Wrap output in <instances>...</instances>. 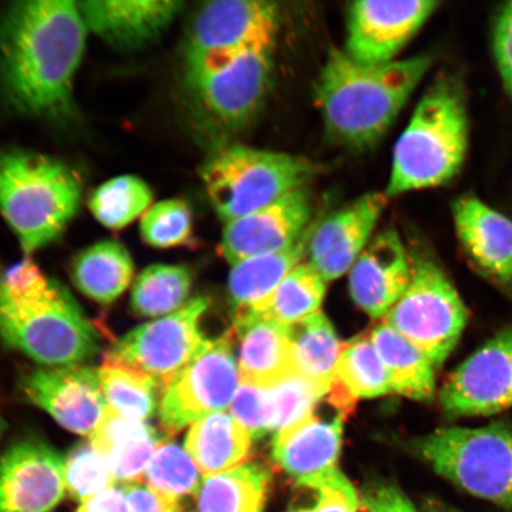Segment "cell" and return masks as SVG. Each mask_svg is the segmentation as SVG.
Returning <instances> with one entry per match:
<instances>
[{"mask_svg": "<svg viewBox=\"0 0 512 512\" xmlns=\"http://www.w3.org/2000/svg\"><path fill=\"white\" fill-rule=\"evenodd\" d=\"M79 5L16 3L0 21V85L17 111L64 119L74 113V80L86 49Z\"/></svg>", "mask_w": 512, "mask_h": 512, "instance_id": "cell-1", "label": "cell"}, {"mask_svg": "<svg viewBox=\"0 0 512 512\" xmlns=\"http://www.w3.org/2000/svg\"><path fill=\"white\" fill-rule=\"evenodd\" d=\"M431 67L428 55L363 64L331 49L315 83L326 136L351 150L379 143Z\"/></svg>", "mask_w": 512, "mask_h": 512, "instance_id": "cell-2", "label": "cell"}, {"mask_svg": "<svg viewBox=\"0 0 512 512\" xmlns=\"http://www.w3.org/2000/svg\"><path fill=\"white\" fill-rule=\"evenodd\" d=\"M469 137L463 82L441 74L421 96L395 145L384 194L392 198L450 183L463 169Z\"/></svg>", "mask_w": 512, "mask_h": 512, "instance_id": "cell-3", "label": "cell"}, {"mask_svg": "<svg viewBox=\"0 0 512 512\" xmlns=\"http://www.w3.org/2000/svg\"><path fill=\"white\" fill-rule=\"evenodd\" d=\"M81 198L78 172L61 160L0 150V213L25 253L60 239L78 213Z\"/></svg>", "mask_w": 512, "mask_h": 512, "instance_id": "cell-4", "label": "cell"}, {"mask_svg": "<svg viewBox=\"0 0 512 512\" xmlns=\"http://www.w3.org/2000/svg\"><path fill=\"white\" fill-rule=\"evenodd\" d=\"M316 172L305 157L233 144L209 157L201 178L211 207L227 223L307 188Z\"/></svg>", "mask_w": 512, "mask_h": 512, "instance_id": "cell-5", "label": "cell"}, {"mask_svg": "<svg viewBox=\"0 0 512 512\" xmlns=\"http://www.w3.org/2000/svg\"><path fill=\"white\" fill-rule=\"evenodd\" d=\"M411 446L457 488L512 511V426L508 422L440 428L414 439Z\"/></svg>", "mask_w": 512, "mask_h": 512, "instance_id": "cell-6", "label": "cell"}, {"mask_svg": "<svg viewBox=\"0 0 512 512\" xmlns=\"http://www.w3.org/2000/svg\"><path fill=\"white\" fill-rule=\"evenodd\" d=\"M0 338L46 367L78 366L100 349L98 332L61 284L35 302H14L0 293Z\"/></svg>", "mask_w": 512, "mask_h": 512, "instance_id": "cell-7", "label": "cell"}, {"mask_svg": "<svg viewBox=\"0 0 512 512\" xmlns=\"http://www.w3.org/2000/svg\"><path fill=\"white\" fill-rule=\"evenodd\" d=\"M411 280L383 323L411 342L434 369L456 349L469 320L463 299L430 256L411 258Z\"/></svg>", "mask_w": 512, "mask_h": 512, "instance_id": "cell-8", "label": "cell"}, {"mask_svg": "<svg viewBox=\"0 0 512 512\" xmlns=\"http://www.w3.org/2000/svg\"><path fill=\"white\" fill-rule=\"evenodd\" d=\"M233 342V331L208 338L194 360L162 390L159 421L166 435L227 411L241 383Z\"/></svg>", "mask_w": 512, "mask_h": 512, "instance_id": "cell-9", "label": "cell"}, {"mask_svg": "<svg viewBox=\"0 0 512 512\" xmlns=\"http://www.w3.org/2000/svg\"><path fill=\"white\" fill-rule=\"evenodd\" d=\"M274 49L275 43L262 44L207 73L185 78L192 99L211 123L229 131L253 123L270 94Z\"/></svg>", "mask_w": 512, "mask_h": 512, "instance_id": "cell-10", "label": "cell"}, {"mask_svg": "<svg viewBox=\"0 0 512 512\" xmlns=\"http://www.w3.org/2000/svg\"><path fill=\"white\" fill-rule=\"evenodd\" d=\"M207 309L206 298L192 299L171 315L128 332L110 355L144 371L163 390L207 343L201 330Z\"/></svg>", "mask_w": 512, "mask_h": 512, "instance_id": "cell-11", "label": "cell"}, {"mask_svg": "<svg viewBox=\"0 0 512 512\" xmlns=\"http://www.w3.org/2000/svg\"><path fill=\"white\" fill-rule=\"evenodd\" d=\"M439 401L450 419L495 415L512 407V325L453 371Z\"/></svg>", "mask_w": 512, "mask_h": 512, "instance_id": "cell-12", "label": "cell"}, {"mask_svg": "<svg viewBox=\"0 0 512 512\" xmlns=\"http://www.w3.org/2000/svg\"><path fill=\"white\" fill-rule=\"evenodd\" d=\"M434 0H360L347 10L344 53L363 64L394 62L437 11Z\"/></svg>", "mask_w": 512, "mask_h": 512, "instance_id": "cell-13", "label": "cell"}, {"mask_svg": "<svg viewBox=\"0 0 512 512\" xmlns=\"http://www.w3.org/2000/svg\"><path fill=\"white\" fill-rule=\"evenodd\" d=\"M66 494L64 459L47 441L18 440L0 457V512H50Z\"/></svg>", "mask_w": 512, "mask_h": 512, "instance_id": "cell-14", "label": "cell"}, {"mask_svg": "<svg viewBox=\"0 0 512 512\" xmlns=\"http://www.w3.org/2000/svg\"><path fill=\"white\" fill-rule=\"evenodd\" d=\"M278 5L266 0H217L197 12L185 55L233 54L275 43Z\"/></svg>", "mask_w": 512, "mask_h": 512, "instance_id": "cell-15", "label": "cell"}, {"mask_svg": "<svg viewBox=\"0 0 512 512\" xmlns=\"http://www.w3.org/2000/svg\"><path fill=\"white\" fill-rule=\"evenodd\" d=\"M389 198L384 192H368L347 207L313 224L306 259L325 283L342 277L374 238Z\"/></svg>", "mask_w": 512, "mask_h": 512, "instance_id": "cell-16", "label": "cell"}, {"mask_svg": "<svg viewBox=\"0 0 512 512\" xmlns=\"http://www.w3.org/2000/svg\"><path fill=\"white\" fill-rule=\"evenodd\" d=\"M21 390L66 430L85 437H91L107 407L98 370L83 364L31 371L23 377Z\"/></svg>", "mask_w": 512, "mask_h": 512, "instance_id": "cell-17", "label": "cell"}, {"mask_svg": "<svg viewBox=\"0 0 512 512\" xmlns=\"http://www.w3.org/2000/svg\"><path fill=\"white\" fill-rule=\"evenodd\" d=\"M313 202L307 188L291 192L270 206L223 223L220 251L230 265L281 251L312 226Z\"/></svg>", "mask_w": 512, "mask_h": 512, "instance_id": "cell-18", "label": "cell"}, {"mask_svg": "<svg viewBox=\"0 0 512 512\" xmlns=\"http://www.w3.org/2000/svg\"><path fill=\"white\" fill-rule=\"evenodd\" d=\"M411 256L394 229L374 236L350 270L352 299L370 317L387 315L411 280Z\"/></svg>", "mask_w": 512, "mask_h": 512, "instance_id": "cell-19", "label": "cell"}, {"mask_svg": "<svg viewBox=\"0 0 512 512\" xmlns=\"http://www.w3.org/2000/svg\"><path fill=\"white\" fill-rule=\"evenodd\" d=\"M460 245L473 264L512 294V220L475 195L453 202Z\"/></svg>", "mask_w": 512, "mask_h": 512, "instance_id": "cell-20", "label": "cell"}, {"mask_svg": "<svg viewBox=\"0 0 512 512\" xmlns=\"http://www.w3.org/2000/svg\"><path fill=\"white\" fill-rule=\"evenodd\" d=\"M78 5L87 29L121 50H136L157 41L183 11V3L175 0Z\"/></svg>", "mask_w": 512, "mask_h": 512, "instance_id": "cell-21", "label": "cell"}, {"mask_svg": "<svg viewBox=\"0 0 512 512\" xmlns=\"http://www.w3.org/2000/svg\"><path fill=\"white\" fill-rule=\"evenodd\" d=\"M317 406L302 419L275 432L273 439L274 462L297 480L335 469L341 454L347 415L335 412L323 416Z\"/></svg>", "mask_w": 512, "mask_h": 512, "instance_id": "cell-22", "label": "cell"}, {"mask_svg": "<svg viewBox=\"0 0 512 512\" xmlns=\"http://www.w3.org/2000/svg\"><path fill=\"white\" fill-rule=\"evenodd\" d=\"M242 383L272 388L297 375L287 325L255 315L234 317Z\"/></svg>", "mask_w": 512, "mask_h": 512, "instance_id": "cell-23", "label": "cell"}, {"mask_svg": "<svg viewBox=\"0 0 512 512\" xmlns=\"http://www.w3.org/2000/svg\"><path fill=\"white\" fill-rule=\"evenodd\" d=\"M89 438L121 485L142 483L153 454L166 440L146 421L126 419L108 406Z\"/></svg>", "mask_w": 512, "mask_h": 512, "instance_id": "cell-24", "label": "cell"}, {"mask_svg": "<svg viewBox=\"0 0 512 512\" xmlns=\"http://www.w3.org/2000/svg\"><path fill=\"white\" fill-rule=\"evenodd\" d=\"M252 440L246 428L228 411H223L191 425L184 448L204 478L247 463Z\"/></svg>", "mask_w": 512, "mask_h": 512, "instance_id": "cell-25", "label": "cell"}, {"mask_svg": "<svg viewBox=\"0 0 512 512\" xmlns=\"http://www.w3.org/2000/svg\"><path fill=\"white\" fill-rule=\"evenodd\" d=\"M312 226L302 238L281 251L254 256L233 265L228 283L233 316L255 310L271 296L288 273L302 264Z\"/></svg>", "mask_w": 512, "mask_h": 512, "instance_id": "cell-26", "label": "cell"}, {"mask_svg": "<svg viewBox=\"0 0 512 512\" xmlns=\"http://www.w3.org/2000/svg\"><path fill=\"white\" fill-rule=\"evenodd\" d=\"M297 375L323 396L335 381L336 367L342 345L324 313L287 325Z\"/></svg>", "mask_w": 512, "mask_h": 512, "instance_id": "cell-27", "label": "cell"}, {"mask_svg": "<svg viewBox=\"0 0 512 512\" xmlns=\"http://www.w3.org/2000/svg\"><path fill=\"white\" fill-rule=\"evenodd\" d=\"M271 482L270 469L256 462L204 477L196 494L197 512H262Z\"/></svg>", "mask_w": 512, "mask_h": 512, "instance_id": "cell-28", "label": "cell"}, {"mask_svg": "<svg viewBox=\"0 0 512 512\" xmlns=\"http://www.w3.org/2000/svg\"><path fill=\"white\" fill-rule=\"evenodd\" d=\"M70 273L86 297L111 304L131 285L134 265L130 253L119 242L101 241L76 255Z\"/></svg>", "mask_w": 512, "mask_h": 512, "instance_id": "cell-29", "label": "cell"}, {"mask_svg": "<svg viewBox=\"0 0 512 512\" xmlns=\"http://www.w3.org/2000/svg\"><path fill=\"white\" fill-rule=\"evenodd\" d=\"M369 336L388 371L393 393L415 401L434 399V368L411 342L384 323Z\"/></svg>", "mask_w": 512, "mask_h": 512, "instance_id": "cell-30", "label": "cell"}, {"mask_svg": "<svg viewBox=\"0 0 512 512\" xmlns=\"http://www.w3.org/2000/svg\"><path fill=\"white\" fill-rule=\"evenodd\" d=\"M98 377L107 406L113 411L134 421H147L155 415L162 390L144 371L107 354Z\"/></svg>", "mask_w": 512, "mask_h": 512, "instance_id": "cell-31", "label": "cell"}, {"mask_svg": "<svg viewBox=\"0 0 512 512\" xmlns=\"http://www.w3.org/2000/svg\"><path fill=\"white\" fill-rule=\"evenodd\" d=\"M324 294V279L307 262H302L286 275L264 303L238 316L255 315L291 325L319 312Z\"/></svg>", "mask_w": 512, "mask_h": 512, "instance_id": "cell-32", "label": "cell"}, {"mask_svg": "<svg viewBox=\"0 0 512 512\" xmlns=\"http://www.w3.org/2000/svg\"><path fill=\"white\" fill-rule=\"evenodd\" d=\"M190 268L181 265H153L133 285L131 304L140 317L169 316L187 302L192 286Z\"/></svg>", "mask_w": 512, "mask_h": 512, "instance_id": "cell-33", "label": "cell"}, {"mask_svg": "<svg viewBox=\"0 0 512 512\" xmlns=\"http://www.w3.org/2000/svg\"><path fill=\"white\" fill-rule=\"evenodd\" d=\"M334 382L355 400L393 393L388 371L369 335L357 336L342 345Z\"/></svg>", "mask_w": 512, "mask_h": 512, "instance_id": "cell-34", "label": "cell"}, {"mask_svg": "<svg viewBox=\"0 0 512 512\" xmlns=\"http://www.w3.org/2000/svg\"><path fill=\"white\" fill-rule=\"evenodd\" d=\"M152 190L143 179L120 176L96 189L89 198V209L102 226L123 229L150 209Z\"/></svg>", "mask_w": 512, "mask_h": 512, "instance_id": "cell-35", "label": "cell"}, {"mask_svg": "<svg viewBox=\"0 0 512 512\" xmlns=\"http://www.w3.org/2000/svg\"><path fill=\"white\" fill-rule=\"evenodd\" d=\"M144 480L158 494L179 502L196 496L203 477L184 447L163 441L147 466Z\"/></svg>", "mask_w": 512, "mask_h": 512, "instance_id": "cell-36", "label": "cell"}, {"mask_svg": "<svg viewBox=\"0 0 512 512\" xmlns=\"http://www.w3.org/2000/svg\"><path fill=\"white\" fill-rule=\"evenodd\" d=\"M64 479L69 496L80 503L117 485L106 459L91 441L69 451L64 459Z\"/></svg>", "mask_w": 512, "mask_h": 512, "instance_id": "cell-37", "label": "cell"}, {"mask_svg": "<svg viewBox=\"0 0 512 512\" xmlns=\"http://www.w3.org/2000/svg\"><path fill=\"white\" fill-rule=\"evenodd\" d=\"M192 228L191 209L182 200H166L155 204L146 211L140 223V232L147 245L163 249L188 243Z\"/></svg>", "mask_w": 512, "mask_h": 512, "instance_id": "cell-38", "label": "cell"}, {"mask_svg": "<svg viewBox=\"0 0 512 512\" xmlns=\"http://www.w3.org/2000/svg\"><path fill=\"white\" fill-rule=\"evenodd\" d=\"M297 486L311 492L312 502L292 512H358L362 507L355 486L338 467L299 479Z\"/></svg>", "mask_w": 512, "mask_h": 512, "instance_id": "cell-39", "label": "cell"}, {"mask_svg": "<svg viewBox=\"0 0 512 512\" xmlns=\"http://www.w3.org/2000/svg\"><path fill=\"white\" fill-rule=\"evenodd\" d=\"M228 412L246 428L252 439L277 431V405L272 388L240 383Z\"/></svg>", "mask_w": 512, "mask_h": 512, "instance_id": "cell-40", "label": "cell"}, {"mask_svg": "<svg viewBox=\"0 0 512 512\" xmlns=\"http://www.w3.org/2000/svg\"><path fill=\"white\" fill-rule=\"evenodd\" d=\"M55 283L42 273L34 261L27 258L0 277V293L14 302H35L48 297Z\"/></svg>", "mask_w": 512, "mask_h": 512, "instance_id": "cell-41", "label": "cell"}, {"mask_svg": "<svg viewBox=\"0 0 512 512\" xmlns=\"http://www.w3.org/2000/svg\"><path fill=\"white\" fill-rule=\"evenodd\" d=\"M492 41L499 75L512 100V2L497 12Z\"/></svg>", "mask_w": 512, "mask_h": 512, "instance_id": "cell-42", "label": "cell"}, {"mask_svg": "<svg viewBox=\"0 0 512 512\" xmlns=\"http://www.w3.org/2000/svg\"><path fill=\"white\" fill-rule=\"evenodd\" d=\"M361 503L367 512H420L405 492L392 483L368 485L361 496Z\"/></svg>", "mask_w": 512, "mask_h": 512, "instance_id": "cell-43", "label": "cell"}, {"mask_svg": "<svg viewBox=\"0 0 512 512\" xmlns=\"http://www.w3.org/2000/svg\"><path fill=\"white\" fill-rule=\"evenodd\" d=\"M126 491L132 512H181V505L143 483L121 485Z\"/></svg>", "mask_w": 512, "mask_h": 512, "instance_id": "cell-44", "label": "cell"}, {"mask_svg": "<svg viewBox=\"0 0 512 512\" xmlns=\"http://www.w3.org/2000/svg\"><path fill=\"white\" fill-rule=\"evenodd\" d=\"M76 512H132L123 486L115 485L80 504Z\"/></svg>", "mask_w": 512, "mask_h": 512, "instance_id": "cell-45", "label": "cell"}, {"mask_svg": "<svg viewBox=\"0 0 512 512\" xmlns=\"http://www.w3.org/2000/svg\"><path fill=\"white\" fill-rule=\"evenodd\" d=\"M424 512H460L438 499H427L424 504Z\"/></svg>", "mask_w": 512, "mask_h": 512, "instance_id": "cell-46", "label": "cell"}, {"mask_svg": "<svg viewBox=\"0 0 512 512\" xmlns=\"http://www.w3.org/2000/svg\"><path fill=\"white\" fill-rule=\"evenodd\" d=\"M5 427H6V425H5L4 418H3L2 414H0V438H2V435L5 431Z\"/></svg>", "mask_w": 512, "mask_h": 512, "instance_id": "cell-47", "label": "cell"}, {"mask_svg": "<svg viewBox=\"0 0 512 512\" xmlns=\"http://www.w3.org/2000/svg\"><path fill=\"white\" fill-rule=\"evenodd\" d=\"M181 512H183V511H181Z\"/></svg>", "mask_w": 512, "mask_h": 512, "instance_id": "cell-48", "label": "cell"}]
</instances>
